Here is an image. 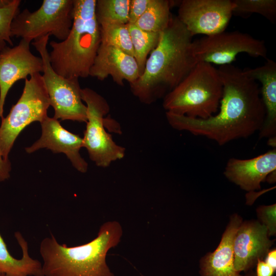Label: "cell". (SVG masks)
Masks as SVG:
<instances>
[{
    "mask_svg": "<svg viewBox=\"0 0 276 276\" xmlns=\"http://www.w3.org/2000/svg\"><path fill=\"white\" fill-rule=\"evenodd\" d=\"M150 0H130L128 24H135L146 10Z\"/></svg>",
    "mask_w": 276,
    "mask_h": 276,
    "instance_id": "27",
    "label": "cell"
},
{
    "mask_svg": "<svg viewBox=\"0 0 276 276\" xmlns=\"http://www.w3.org/2000/svg\"><path fill=\"white\" fill-rule=\"evenodd\" d=\"M234 7L231 0H183L177 17L192 36H209L224 31Z\"/></svg>",
    "mask_w": 276,
    "mask_h": 276,
    "instance_id": "11",
    "label": "cell"
},
{
    "mask_svg": "<svg viewBox=\"0 0 276 276\" xmlns=\"http://www.w3.org/2000/svg\"><path fill=\"white\" fill-rule=\"evenodd\" d=\"M81 96L87 108L83 147L98 167H107L125 154V148L117 145L105 128L104 117L109 112V105L103 97L90 88H81Z\"/></svg>",
    "mask_w": 276,
    "mask_h": 276,
    "instance_id": "8",
    "label": "cell"
},
{
    "mask_svg": "<svg viewBox=\"0 0 276 276\" xmlns=\"http://www.w3.org/2000/svg\"><path fill=\"white\" fill-rule=\"evenodd\" d=\"M171 6L169 1L150 0L146 10L134 25L146 31L160 33L170 20Z\"/></svg>",
    "mask_w": 276,
    "mask_h": 276,
    "instance_id": "20",
    "label": "cell"
},
{
    "mask_svg": "<svg viewBox=\"0 0 276 276\" xmlns=\"http://www.w3.org/2000/svg\"><path fill=\"white\" fill-rule=\"evenodd\" d=\"M246 74L261 84L260 94L266 111L263 125L259 131L260 138L275 137L276 133V63L267 59L262 66L247 68Z\"/></svg>",
    "mask_w": 276,
    "mask_h": 276,
    "instance_id": "18",
    "label": "cell"
},
{
    "mask_svg": "<svg viewBox=\"0 0 276 276\" xmlns=\"http://www.w3.org/2000/svg\"><path fill=\"white\" fill-rule=\"evenodd\" d=\"M100 44L116 48L134 57V51L127 24L99 25Z\"/></svg>",
    "mask_w": 276,
    "mask_h": 276,
    "instance_id": "23",
    "label": "cell"
},
{
    "mask_svg": "<svg viewBox=\"0 0 276 276\" xmlns=\"http://www.w3.org/2000/svg\"><path fill=\"white\" fill-rule=\"evenodd\" d=\"M223 85L217 68L198 62L186 78L164 98L166 112L206 119L218 111Z\"/></svg>",
    "mask_w": 276,
    "mask_h": 276,
    "instance_id": "5",
    "label": "cell"
},
{
    "mask_svg": "<svg viewBox=\"0 0 276 276\" xmlns=\"http://www.w3.org/2000/svg\"><path fill=\"white\" fill-rule=\"evenodd\" d=\"M96 3V0H74L73 25L67 37L63 41L49 42L51 65L63 77L89 76L100 44Z\"/></svg>",
    "mask_w": 276,
    "mask_h": 276,
    "instance_id": "4",
    "label": "cell"
},
{
    "mask_svg": "<svg viewBox=\"0 0 276 276\" xmlns=\"http://www.w3.org/2000/svg\"><path fill=\"white\" fill-rule=\"evenodd\" d=\"M140 75L133 56L116 48L100 44L89 72L90 76L101 81L110 76L116 84L123 86L125 80L130 84Z\"/></svg>",
    "mask_w": 276,
    "mask_h": 276,
    "instance_id": "15",
    "label": "cell"
},
{
    "mask_svg": "<svg viewBox=\"0 0 276 276\" xmlns=\"http://www.w3.org/2000/svg\"><path fill=\"white\" fill-rule=\"evenodd\" d=\"M193 50L198 62L224 65L231 64L237 56L245 53L253 57L266 58L265 42L239 31L205 36L193 41Z\"/></svg>",
    "mask_w": 276,
    "mask_h": 276,
    "instance_id": "10",
    "label": "cell"
},
{
    "mask_svg": "<svg viewBox=\"0 0 276 276\" xmlns=\"http://www.w3.org/2000/svg\"><path fill=\"white\" fill-rule=\"evenodd\" d=\"M276 170L275 148L252 158H231L224 174L241 189L251 192L261 188V183Z\"/></svg>",
    "mask_w": 276,
    "mask_h": 276,
    "instance_id": "16",
    "label": "cell"
},
{
    "mask_svg": "<svg viewBox=\"0 0 276 276\" xmlns=\"http://www.w3.org/2000/svg\"><path fill=\"white\" fill-rule=\"evenodd\" d=\"M130 0H96L95 14L99 25L127 24Z\"/></svg>",
    "mask_w": 276,
    "mask_h": 276,
    "instance_id": "22",
    "label": "cell"
},
{
    "mask_svg": "<svg viewBox=\"0 0 276 276\" xmlns=\"http://www.w3.org/2000/svg\"><path fill=\"white\" fill-rule=\"evenodd\" d=\"M20 0H11L6 7L0 8V51L7 47V43L13 45L10 35L12 21L20 12Z\"/></svg>",
    "mask_w": 276,
    "mask_h": 276,
    "instance_id": "25",
    "label": "cell"
},
{
    "mask_svg": "<svg viewBox=\"0 0 276 276\" xmlns=\"http://www.w3.org/2000/svg\"><path fill=\"white\" fill-rule=\"evenodd\" d=\"M223 85L219 109L206 119L166 112L174 129L205 136L223 146L247 138L261 129L266 116L260 88L245 71L231 64L217 68Z\"/></svg>",
    "mask_w": 276,
    "mask_h": 276,
    "instance_id": "1",
    "label": "cell"
},
{
    "mask_svg": "<svg viewBox=\"0 0 276 276\" xmlns=\"http://www.w3.org/2000/svg\"><path fill=\"white\" fill-rule=\"evenodd\" d=\"M0 276H9V275L3 273V274H0Z\"/></svg>",
    "mask_w": 276,
    "mask_h": 276,
    "instance_id": "33",
    "label": "cell"
},
{
    "mask_svg": "<svg viewBox=\"0 0 276 276\" xmlns=\"http://www.w3.org/2000/svg\"><path fill=\"white\" fill-rule=\"evenodd\" d=\"M49 97L40 73L25 80L21 96L0 125V152L5 159L20 133L34 122H41L47 116Z\"/></svg>",
    "mask_w": 276,
    "mask_h": 276,
    "instance_id": "6",
    "label": "cell"
},
{
    "mask_svg": "<svg viewBox=\"0 0 276 276\" xmlns=\"http://www.w3.org/2000/svg\"><path fill=\"white\" fill-rule=\"evenodd\" d=\"M11 165L9 159H5L0 152V182L8 179L10 176Z\"/></svg>",
    "mask_w": 276,
    "mask_h": 276,
    "instance_id": "28",
    "label": "cell"
},
{
    "mask_svg": "<svg viewBox=\"0 0 276 276\" xmlns=\"http://www.w3.org/2000/svg\"><path fill=\"white\" fill-rule=\"evenodd\" d=\"M122 235V226L117 221L103 223L94 239L79 246L60 244L51 234L40 245L44 276H114L106 257L120 243Z\"/></svg>",
    "mask_w": 276,
    "mask_h": 276,
    "instance_id": "3",
    "label": "cell"
},
{
    "mask_svg": "<svg viewBox=\"0 0 276 276\" xmlns=\"http://www.w3.org/2000/svg\"><path fill=\"white\" fill-rule=\"evenodd\" d=\"M269 183L274 182L275 181V171L270 173L266 178Z\"/></svg>",
    "mask_w": 276,
    "mask_h": 276,
    "instance_id": "31",
    "label": "cell"
},
{
    "mask_svg": "<svg viewBox=\"0 0 276 276\" xmlns=\"http://www.w3.org/2000/svg\"><path fill=\"white\" fill-rule=\"evenodd\" d=\"M241 222L239 216L232 217L217 249L201 261V276H242L235 268L233 249L235 236Z\"/></svg>",
    "mask_w": 276,
    "mask_h": 276,
    "instance_id": "17",
    "label": "cell"
},
{
    "mask_svg": "<svg viewBox=\"0 0 276 276\" xmlns=\"http://www.w3.org/2000/svg\"><path fill=\"white\" fill-rule=\"evenodd\" d=\"M257 214L262 222L267 229L268 236L275 235L276 233V204L270 205H262L257 210Z\"/></svg>",
    "mask_w": 276,
    "mask_h": 276,
    "instance_id": "26",
    "label": "cell"
},
{
    "mask_svg": "<svg viewBox=\"0 0 276 276\" xmlns=\"http://www.w3.org/2000/svg\"><path fill=\"white\" fill-rule=\"evenodd\" d=\"M41 135L31 146L26 147L28 153H32L41 148H47L54 153H63L73 166L78 171L85 173L88 164L81 156L83 139L78 135L64 128L58 120L47 116L40 123Z\"/></svg>",
    "mask_w": 276,
    "mask_h": 276,
    "instance_id": "13",
    "label": "cell"
},
{
    "mask_svg": "<svg viewBox=\"0 0 276 276\" xmlns=\"http://www.w3.org/2000/svg\"><path fill=\"white\" fill-rule=\"evenodd\" d=\"M233 15L244 18L252 13L259 14L274 23L276 19L275 0H233Z\"/></svg>",
    "mask_w": 276,
    "mask_h": 276,
    "instance_id": "24",
    "label": "cell"
},
{
    "mask_svg": "<svg viewBox=\"0 0 276 276\" xmlns=\"http://www.w3.org/2000/svg\"><path fill=\"white\" fill-rule=\"evenodd\" d=\"M31 41L21 39L14 47L7 46L0 51V118H3L4 106L10 89L18 80L42 72L41 57L30 51Z\"/></svg>",
    "mask_w": 276,
    "mask_h": 276,
    "instance_id": "12",
    "label": "cell"
},
{
    "mask_svg": "<svg viewBox=\"0 0 276 276\" xmlns=\"http://www.w3.org/2000/svg\"><path fill=\"white\" fill-rule=\"evenodd\" d=\"M49 35L32 43L40 55L43 63L42 75L50 106L54 110L53 118L57 120L87 122V108L81 98L79 79L66 78L58 74L52 68L47 44Z\"/></svg>",
    "mask_w": 276,
    "mask_h": 276,
    "instance_id": "9",
    "label": "cell"
},
{
    "mask_svg": "<svg viewBox=\"0 0 276 276\" xmlns=\"http://www.w3.org/2000/svg\"><path fill=\"white\" fill-rule=\"evenodd\" d=\"M15 237L22 250V257L16 259L12 257L0 234V274L9 276H44L40 262L32 259L29 255L27 241L19 232Z\"/></svg>",
    "mask_w": 276,
    "mask_h": 276,
    "instance_id": "19",
    "label": "cell"
},
{
    "mask_svg": "<svg viewBox=\"0 0 276 276\" xmlns=\"http://www.w3.org/2000/svg\"><path fill=\"white\" fill-rule=\"evenodd\" d=\"M265 262L270 266L275 271L276 269V250L273 249L267 252Z\"/></svg>",
    "mask_w": 276,
    "mask_h": 276,
    "instance_id": "30",
    "label": "cell"
},
{
    "mask_svg": "<svg viewBox=\"0 0 276 276\" xmlns=\"http://www.w3.org/2000/svg\"><path fill=\"white\" fill-rule=\"evenodd\" d=\"M245 276H256V274L252 272L249 273Z\"/></svg>",
    "mask_w": 276,
    "mask_h": 276,
    "instance_id": "32",
    "label": "cell"
},
{
    "mask_svg": "<svg viewBox=\"0 0 276 276\" xmlns=\"http://www.w3.org/2000/svg\"><path fill=\"white\" fill-rule=\"evenodd\" d=\"M127 26L134 51V57L141 75L148 55L158 44L160 33L146 31L134 24H127Z\"/></svg>",
    "mask_w": 276,
    "mask_h": 276,
    "instance_id": "21",
    "label": "cell"
},
{
    "mask_svg": "<svg viewBox=\"0 0 276 276\" xmlns=\"http://www.w3.org/2000/svg\"><path fill=\"white\" fill-rule=\"evenodd\" d=\"M192 36L177 16L172 15L160 33L156 47L148 57L139 78L130 84L140 101L150 104L177 86L197 62L193 50Z\"/></svg>",
    "mask_w": 276,
    "mask_h": 276,
    "instance_id": "2",
    "label": "cell"
},
{
    "mask_svg": "<svg viewBox=\"0 0 276 276\" xmlns=\"http://www.w3.org/2000/svg\"><path fill=\"white\" fill-rule=\"evenodd\" d=\"M74 0H43L33 12H19L12 21L11 37L31 42L49 35L60 41L67 37L73 20Z\"/></svg>",
    "mask_w": 276,
    "mask_h": 276,
    "instance_id": "7",
    "label": "cell"
},
{
    "mask_svg": "<svg viewBox=\"0 0 276 276\" xmlns=\"http://www.w3.org/2000/svg\"><path fill=\"white\" fill-rule=\"evenodd\" d=\"M0 58H1V55H0Z\"/></svg>",
    "mask_w": 276,
    "mask_h": 276,
    "instance_id": "34",
    "label": "cell"
},
{
    "mask_svg": "<svg viewBox=\"0 0 276 276\" xmlns=\"http://www.w3.org/2000/svg\"><path fill=\"white\" fill-rule=\"evenodd\" d=\"M266 226L258 221L241 223L233 244L234 267L239 272L247 271L268 252L271 242Z\"/></svg>",
    "mask_w": 276,
    "mask_h": 276,
    "instance_id": "14",
    "label": "cell"
},
{
    "mask_svg": "<svg viewBox=\"0 0 276 276\" xmlns=\"http://www.w3.org/2000/svg\"><path fill=\"white\" fill-rule=\"evenodd\" d=\"M256 265V276H272L275 271L262 260H258Z\"/></svg>",
    "mask_w": 276,
    "mask_h": 276,
    "instance_id": "29",
    "label": "cell"
}]
</instances>
